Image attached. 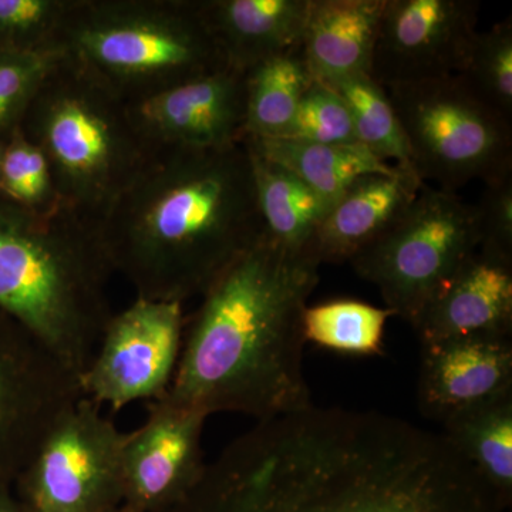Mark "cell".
<instances>
[{"mask_svg":"<svg viewBox=\"0 0 512 512\" xmlns=\"http://www.w3.org/2000/svg\"><path fill=\"white\" fill-rule=\"evenodd\" d=\"M62 49L0 50V138L8 140L20 127L30 103Z\"/></svg>","mask_w":512,"mask_h":512,"instance_id":"obj_28","label":"cell"},{"mask_svg":"<svg viewBox=\"0 0 512 512\" xmlns=\"http://www.w3.org/2000/svg\"><path fill=\"white\" fill-rule=\"evenodd\" d=\"M72 5L73 0H0V50L62 49Z\"/></svg>","mask_w":512,"mask_h":512,"instance_id":"obj_29","label":"cell"},{"mask_svg":"<svg viewBox=\"0 0 512 512\" xmlns=\"http://www.w3.org/2000/svg\"><path fill=\"white\" fill-rule=\"evenodd\" d=\"M127 106L151 147L224 148L247 137L245 72L229 66L127 101Z\"/></svg>","mask_w":512,"mask_h":512,"instance_id":"obj_13","label":"cell"},{"mask_svg":"<svg viewBox=\"0 0 512 512\" xmlns=\"http://www.w3.org/2000/svg\"><path fill=\"white\" fill-rule=\"evenodd\" d=\"M19 128L46 154L63 205L96 225L154 150L127 101L64 50Z\"/></svg>","mask_w":512,"mask_h":512,"instance_id":"obj_5","label":"cell"},{"mask_svg":"<svg viewBox=\"0 0 512 512\" xmlns=\"http://www.w3.org/2000/svg\"><path fill=\"white\" fill-rule=\"evenodd\" d=\"M480 247L476 205L424 184L416 200L350 259L394 316L414 325L448 279Z\"/></svg>","mask_w":512,"mask_h":512,"instance_id":"obj_8","label":"cell"},{"mask_svg":"<svg viewBox=\"0 0 512 512\" xmlns=\"http://www.w3.org/2000/svg\"><path fill=\"white\" fill-rule=\"evenodd\" d=\"M394 313L355 299L309 306L303 313V336L320 348L353 356L382 355L384 330Z\"/></svg>","mask_w":512,"mask_h":512,"instance_id":"obj_25","label":"cell"},{"mask_svg":"<svg viewBox=\"0 0 512 512\" xmlns=\"http://www.w3.org/2000/svg\"><path fill=\"white\" fill-rule=\"evenodd\" d=\"M80 399L77 376L0 312V493L13 490L53 424Z\"/></svg>","mask_w":512,"mask_h":512,"instance_id":"obj_11","label":"cell"},{"mask_svg":"<svg viewBox=\"0 0 512 512\" xmlns=\"http://www.w3.org/2000/svg\"><path fill=\"white\" fill-rule=\"evenodd\" d=\"M285 137L333 146H360L345 101L335 89L318 80H313L303 94Z\"/></svg>","mask_w":512,"mask_h":512,"instance_id":"obj_30","label":"cell"},{"mask_svg":"<svg viewBox=\"0 0 512 512\" xmlns=\"http://www.w3.org/2000/svg\"><path fill=\"white\" fill-rule=\"evenodd\" d=\"M8 140H5V138H0V164H2L3 153H5V147L6 143H8Z\"/></svg>","mask_w":512,"mask_h":512,"instance_id":"obj_34","label":"cell"},{"mask_svg":"<svg viewBox=\"0 0 512 512\" xmlns=\"http://www.w3.org/2000/svg\"><path fill=\"white\" fill-rule=\"evenodd\" d=\"M126 433L77 400L56 420L13 493L33 512H110L124 503Z\"/></svg>","mask_w":512,"mask_h":512,"instance_id":"obj_9","label":"cell"},{"mask_svg":"<svg viewBox=\"0 0 512 512\" xmlns=\"http://www.w3.org/2000/svg\"><path fill=\"white\" fill-rule=\"evenodd\" d=\"M60 47L126 101L228 66L200 0H73Z\"/></svg>","mask_w":512,"mask_h":512,"instance_id":"obj_6","label":"cell"},{"mask_svg":"<svg viewBox=\"0 0 512 512\" xmlns=\"http://www.w3.org/2000/svg\"><path fill=\"white\" fill-rule=\"evenodd\" d=\"M424 184L456 192L512 175V123L477 99L458 76L387 87Z\"/></svg>","mask_w":512,"mask_h":512,"instance_id":"obj_7","label":"cell"},{"mask_svg":"<svg viewBox=\"0 0 512 512\" xmlns=\"http://www.w3.org/2000/svg\"><path fill=\"white\" fill-rule=\"evenodd\" d=\"M312 82L299 47L247 70V137H285Z\"/></svg>","mask_w":512,"mask_h":512,"instance_id":"obj_23","label":"cell"},{"mask_svg":"<svg viewBox=\"0 0 512 512\" xmlns=\"http://www.w3.org/2000/svg\"><path fill=\"white\" fill-rule=\"evenodd\" d=\"M443 434L375 412L258 421L165 512H505Z\"/></svg>","mask_w":512,"mask_h":512,"instance_id":"obj_1","label":"cell"},{"mask_svg":"<svg viewBox=\"0 0 512 512\" xmlns=\"http://www.w3.org/2000/svg\"><path fill=\"white\" fill-rule=\"evenodd\" d=\"M384 5L386 0H311L299 49L313 80L370 74Z\"/></svg>","mask_w":512,"mask_h":512,"instance_id":"obj_19","label":"cell"},{"mask_svg":"<svg viewBox=\"0 0 512 512\" xmlns=\"http://www.w3.org/2000/svg\"><path fill=\"white\" fill-rule=\"evenodd\" d=\"M0 192L39 214L63 207L46 154L20 128L6 143L0 164Z\"/></svg>","mask_w":512,"mask_h":512,"instance_id":"obj_27","label":"cell"},{"mask_svg":"<svg viewBox=\"0 0 512 512\" xmlns=\"http://www.w3.org/2000/svg\"><path fill=\"white\" fill-rule=\"evenodd\" d=\"M423 185L420 178L400 170L360 178L320 222L311 245L313 254L320 264L350 262L392 227Z\"/></svg>","mask_w":512,"mask_h":512,"instance_id":"obj_17","label":"cell"},{"mask_svg":"<svg viewBox=\"0 0 512 512\" xmlns=\"http://www.w3.org/2000/svg\"><path fill=\"white\" fill-rule=\"evenodd\" d=\"M480 247L512 261V175L485 185L476 205Z\"/></svg>","mask_w":512,"mask_h":512,"instance_id":"obj_31","label":"cell"},{"mask_svg":"<svg viewBox=\"0 0 512 512\" xmlns=\"http://www.w3.org/2000/svg\"><path fill=\"white\" fill-rule=\"evenodd\" d=\"M312 251L268 234L239 255L185 318L183 348L165 399L210 417L258 421L312 406L303 376V313L319 282Z\"/></svg>","mask_w":512,"mask_h":512,"instance_id":"obj_2","label":"cell"},{"mask_svg":"<svg viewBox=\"0 0 512 512\" xmlns=\"http://www.w3.org/2000/svg\"><path fill=\"white\" fill-rule=\"evenodd\" d=\"M0 512H33L28 505L16 497L13 490L2 491L0 493Z\"/></svg>","mask_w":512,"mask_h":512,"instance_id":"obj_32","label":"cell"},{"mask_svg":"<svg viewBox=\"0 0 512 512\" xmlns=\"http://www.w3.org/2000/svg\"><path fill=\"white\" fill-rule=\"evenodd\" d=\"M477 99L512 123V19L477 32L456 74Z\"/></svg>","mask_w":512,"mask_h":512,"instance_id":"obj_26","label":"cell"},{"mask_svg":"<svg viewBox=\"0 0 512 512\" xmlns=\"http://www.w3.org/2000/svg\"><path fill=\"white\" fill-rule=\"evenodd\" d=\"M512 390L511 336H471L421 345L417 400L441 424Z\"/></svg>","mask_w":512,"mask_h":512,"instance_id":"obj_15","label":"cell"},{"mask_svg":"<svg viewBox=\"0 0 512 512\" xmlns=\"http://www.w3.org/2000/svg\"><path fill=\"white\" fill-rule=\"evenodd\" d=\"M443 436L505 505L512 497V390L451 417Z\"/></svg>","mask_w":512,"mask_h":512,"instance_id":"obj_22","label":"cell"},{"mask_svg":"<svg viewBox=\"0 0 512 512\" xmlns=\"http://www.w3.org/2000/svg\"><path fill=\"white\" fill-rule=\"evenodd\" d=\"M184 303L136 301L113 313L89 366L79 376L83 399L114 412L163 397L183 348Z\"/></svg>","mask_w":512,"mask_h":512,"instance_id":"obj_10","label":"cell"},{"mask_svg":"<svg viewBox=\"0 0 512 512\" xmlns=\"http://www.w3.org/2000/svg\"><path fill=\"white\" fill-rule=\"evenodd\" d=\"M421 345L471 336H512V261L477 249L413 325Z\"/></svg>","mask_w":512,"mask_h":512,"instance_id":"obj_16","label":"cell"},{"mask_svg":"<svg viewBox=\"0 0 512 512\" xmlns=\"http://www.w3.org/2000/svg\"><path fill=\"white\" fill-rule=\"evenodd\" d=\"M99 225L63 205L39 214L0 192V312L82 375L113 312Z\"/></svg>","mask_w":512,"mask_h":512,"instance_id":"obj_4","label":"cell"},{"mask_svg":"<svg viewBox=\"0 0 512 512\" xmlns=\"http://www.w3.org/2000/svg\"><path fill=\"white\" fill-rule=\"evenodd\" d=\"M242 143L259 156L291 171L330 205L360 178L397 170L362 146H333L288 137H245Z\"/></svg>","mask_w":512,"mask_h":512,"instance_id":"obj_20","label":"cell"},{"mask_svg":"<svg viewBox=\"0 0 512 512\" xmlns=\"http://www.w3.org/2000/svg\"><path fill=\"white\" fill-rule=\"evenodd\" d=\"M208 417L165 397L127 434L123 450L124 503L140 512H165L191 493L205 466L202 431Z\"/></svg>","mask_w":512,"mask_h":512,"instance_id":"obj_14","label":"cell"},{"mask_svg":"<svg viewBox=\"0 0 512 512\" xmlns=\"http://www.w3.org/2000/svg\"><path fill=\"white\" fill-rule=\"evenodd\" d=\"M476 0H386L370 76L384 89L456 76L477 35Z\"/></svg>","mask_w":512,"mask_h":512,"instance_id":"obj_12","label":"cell"},{"mask_svg":"<svg viewBox=\"0 0 512 512\" xmlns=\"http://www.w3.org/2000/svg\"><path fill=\"white\" fill-rule=\"evenodd\" d=\"M99 232L136 298H201L265 234L247 147H154Z\"/></svg>","mask_w":512,"mask_h":512,"instance_id":"obj_3","label":"cell"},{"mask_svg":"<svg viewBox=\"0 0 512 512\" xmlns=\"http://www.w3.org/2000/svg\"><path fill=\"white\" fill-rule=\"evenodd\" d=\"M309 8L311 0H200L225 63L241 72L298 49Z\"/></svg>","mask_w":512,"mask_h":512,"instance_id":"obj_18","label":"cell"},{"mask_svg":"<svg viewBox=\"0 0 512 512\" xmlns=\"http://www.w3.org/2000/svg\"><path fill=\"white\" fill-rule=\"evenodd\" d=\"M325 84L335 89L348 106L357 143L384 163L419 178L402 124L386 89L370 74H357Z\"/></svg>","mask_w":512,"mask_h":512,"instance_id":"obj_24","label":"cell"},{"mask_svg":"<svg viewBox=\"0 0 512 512\" xmlns=\"http://www.w3.org/2000/svg\"><path fill=\"white\" fill-rule=\"evenodd\" d=\"M247 150L266 234L285 247L312 251L313 237L332 205L282 165Z\"/></svg>","mask_w":512,"mask_h":512,"instance_id":"obj_21","label":"cell"},{"mask_svg":"<svg viewBox=\"0 0 512 512\" xmlns=\"http://www.w3.org/2000/svg\"><path fill=\"white\" fill-rule=\"evenodd\" d=\"M110 512H140V511L136 510V508H134V507H131V505L123 503V504L119 505V507L114 508V510L110 511Z\"/></svg>","mask_w":512,"mask_h":512,"instance_id":"obj_33","label":"cell"}]
</instances>
